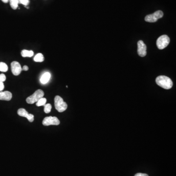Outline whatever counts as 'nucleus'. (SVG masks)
<instances>
[{"label": "nucleus", "instance_id": "nucleus-1", "mask_svg": "<svg viewBox=\"0 0 176 176\" xmlns=\"http://www.w3.org/2000/svg\"><path fill=\"white\" fill-rule=\"evenodd\" d=\"M156 82L158 85L166 90L170 89L173 86V82L171 79L168 77L164 75H160L157 77Z\"/></svg>", "mask_w": 176, "mask_h": 176}, {"label": "nucleus", "instance_id": "nucleus-2", "mask_svg": "<svg viewBox=\"0 0 176 176\" xmlns=\"http://www.w3.org/2000/svg\"><path fill=\"white\" fill-rule=\"evenodd\" d=\"M54 105L55 109L60 113L64 112L67 109V104L64 101L61 97L58 95L56 96L54 98Z\"/></svg>", "mask_w": 176, "mask_h": 176}, {"label": "nucleus", "instance_id": "nucleus-3", "mask_svg": "<svg viewBox=\"0 0 176 176\" xmlns=\"http://www.w3.org/2000/svg\"><path fill=\"white\" fill-rule=\"evenodd\" d=\"M44 96V92L41 90L39 89L33 95L26 98V102L29 104H33L34 103L37 102V101L39 100L41 98H43Z\"/></svg>", "mask_w": 176, "mask_h": 176}, {"label": "nucleus", "instance_id": "nucleus-4", "mask_svg": "<svg viewBox=\"0 0 176 176\" xmlns=\"http://www.w3.org/2000/svg\"><path fill=\"white\" fill-rule=\"evenodd\" d=\"M170 43V38L166 35L161 36L157 41V46L159 49H164Z\"/></svg>", "mask_w": 176, "mask_h": 176}, {"label": "nucleus", "instance_id": "nucleus-5", "mask_svg": "<svg viewBox=\"0 0 176 176\" xmlns=\"http://www.w3.org/2000/svg\"><path fill=\"white\" fill-rule=\"evenodd\" d=\"M163 16V13L162 11L158 10L153 14H149L145 18V21L149 23H154L157 21L159 19L162 18Z\"/></svg>", "mask_w": 176, "mask_h": 176}, {"label": "nucleus", "instance_id": "nucleus-6", "mask_svg": "<svg viewBox=\"0 0 176 176\" xmlns=\"http://www.w3.org/2000/svg\"><path fill=\"white\" fill-rule=\"evenodd\" d=\"M60 121L55 116H49L46 117L43 120V125L44 126H49L54 125H58L60 124Z\"/></svg>", "mask_w": 176, "mask_h": 176}, {"label": "nucleus", "instance_id": "nucleus-7", "mask_svg": "<svg viewBox=\"0 0 176 176\" xmlns=\"http://www.w3.org/2000/svg\"><path fill=\"white\" fill-rule=\"evenodd\" d=\"M147 47L144 42L140 40L138 43V54L141 57H144L147 54Z\"/></svg>", "mask_w": 176, "mask_h": 176}, {"label": "nucleus", "instance_id": "nucleus-8", "mask_svg": "<svg viewBox=\"0 0 176 176\" xmlns=\"http://www.w3.org/2000/svg\"><path fill=\"white\" fill-rule=\"evenodd\" d=\"M11 72L14 75H19L22 70L21 65L17 61H13L11 63Z\"/></svg>", "mask_w": 176, "mask_h": 176}, {"label": "nucleus", "instance_id": "nucleus-9", "mask_svg": "<svg viewBox=\"0 0 176 176\" xmlns=\"http://www.w3.org/2000/svg\"><path fill=\"white\" fill-rule=\"evenodd\" d=\"M18 114L20 116L26 118L31 122H32L34 121L33 115L28 113V112L25 109L23 108L19 109L18 110Z\"/></svg>", "mask_w": 176, "mask_h": 176}, {"label": "nucleus", "instance_id": "nucleus-10", "mask_svg": "<svg viewBox=\"0 0 176 176\" xmlns=\"http://www.w3.org/2000/svg\"><path fill=\"white\" fill-rule=\"evenodd\" d=\"M13 97L12 93L8 91L0 92V100L9 101Z\"/></svg>", "mask_w": 176, "mask_h": 176}, {"label": "nucleus", "instance_id": "nucleus-11", "mask_svg": "<svg viewBox=\"0 0 176 176\" xmlns=\"http://www.w3.org/2000/svg\"><path fill=\"white\" fill-rule=\"evenodd\" d=\"M51 77V74L49 72H45L41 77L40 79V82L43 84H45L46 83H48V82L49 81Z\"/></svg>", "mask_w": 176, "mask_h": 176}, {"label": "nucleus", "instance_id": "nucleus-12", "mask_svg": "<svg viewBox=\"0 0 176 176\" xmlns=\"http://www.w3.org/2000/svg\"><path fill=\"white\" fill-rule=\"evenodd\" d=\"M34 54L33 51H28L26 49H24L22 51L21 55L23 57H32Z\"/></svg>", "mask_w": 176, "mask_h": 176}, {"label": "nucleus", "instance_id": "nucleus-13", "mask_svg": "<svg viewBox=\"0 0 176 176\" xmlns=\"http://www.w3.org/2000/svg\"><path fill=\"white\" fill-rule=\"evenodd\" d=\"M44 57L42 54H38L35 55L34 58V61L36 62H42L44 61Z\"/></svg>", "mask_w": 176, "mask_h": 176}, {"label": "nucleus", "instance_id": "nucleus-14", "mask_svg": "<svg viewBox=\"0 0 176 176\" xmlns=\"http://www.w3.org/2000/svg\"><path fill=\"white\" fill-rule=\"evenodd\" d=\"M11 7L13 9H16L18 6V0H9Z\"/></svg>", "mask_w": 176, "mask_h": 176}, {"label": "nucleus", "instance_id": "nucleus-15", "mask_svg": "<svg viewBox=\"0 0 176 176\" xmlns=\"http://www.w3.org/2000/svg\"><path fill=\"white\" fill-rule=\"evenodd\" d=\"M8 70V65L3 62H0V71L2 72H6Z\"/></svg>", "mask_w": 176, "mask_h": 176}, {"label": "nucleus", "instance_id": "nucleus-16", "mask_svg": "<svg viewBox=\"0 0 176 176\" xmlns=\"http://www.w3.org/2000/svg\"><path fill=\"white\" fill-rule=\"evenodd\" d=\"M46 102H47V99L46 98L43 97V98H41L39 100L37 101L36 102V106L38 107L42 106H45V105H46Z\"/></svg>", "mask_w": 176, "mask_h": 176}, {"label": "nucleus", "instance_id": "nucleus-17", "mask_svg": "<svg viewBox=\"0 0 176 176\" xmlns=\"http://www.w3.org/2000/svg\"><path fill=\"white\" fill-rule=\"evenodd\" d=\"M44 112L46 113H50L52 108V106L50 104H47L45 105Z\"/></svg>", "mask_w": 176, "mask_h": 176}, {"label": "nucleus", "instance_id": "nucleus-18", "mask_svg": "<svg viewBox=\"0 0 176 176\" xmlns=\"http://www.w3.org/2000/svg\"><path fill=\"white\" fill-rule=\"evenodd\" d=\"M19 3H21L25 6H28L29 3V0H18Z\"/></svg>", "mask_w": 176, "mask_h": 176}, {"label": "nucleus", "instance_id": "nucleus-19", "mask_svg": "<svg viewBox=\"0 0 176 176\" xmlns=\"http://www.w3.org/2000/svg\"><path fill=\"white\" fill-rule=\"evenodd\" d=\"M6 77L4 74H0V81L3 82L4 81H6Z\"/></svg>", "mask_w": 176, "mask_h": 176}, {"label": "nucleus", "instance_id": "nucleus-20", "mask_svg": "<svg viewBox=\"0 0 176 176\" xmlns=\"http://www.w3.org/2000/svg\"><path fill=\"white\" fill-rule=\"evenodd\" d=\"M4 88H5V86H4L3 82L0 81V92H2L4 89Z\"/></svg>", "mask_w": 176, "mask_h": 176}, {"label": "nucleus", "instance_id": "nucleus-21", "mask_svg": "<svg viewBox=\"0 0 176 176\" xmlns=\"http://www.w3.org/2000/svg\"><path fill=\"white\" fill-rule=\"evenodd\" d=\"M135 176H149L148 175L146 174H144V173H137L135 175Z\"/></svg>", "mask_w": 176, "mask_h": 176}, {"label": "nucleus", "instance_id": "nucleus-22", "mask_svg": "<svg viewBox=\"0 0 176 176\" xmlns=\"http://www.w3.org/2000/svg\"><path fill=\"white\" fill-rule=\"evenodd\" d=\"M29 70V67L27 66H24L23 67V70L27 71Z\"/></svg>", "mask_w": 176, "mask_h": 176}, {"label": "nucleus", "instance_id": "nucleus-23", "mask_svg": "<svg viewBox=\"0 0 176 176\" xmlns=\"http://www.w3.org/2000/svg\"><path fill=\"white\" fill-rule=\"evenodd\" d=\"M2 1L5 3H7L9 1V0H2Z\"/></svg>", "mask_w": 176, "mask_h": 176}]
</instances>
